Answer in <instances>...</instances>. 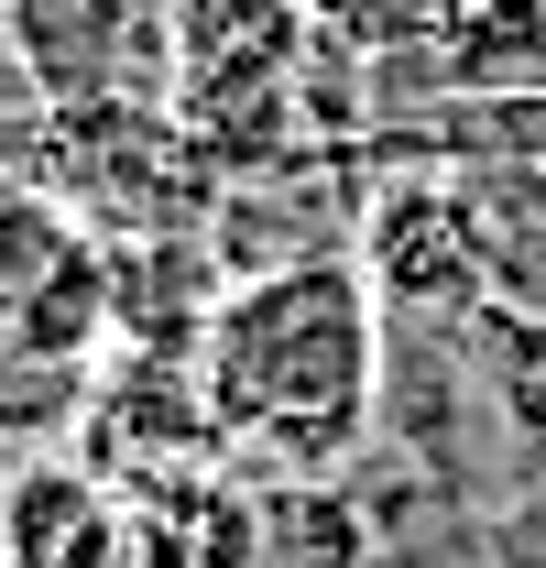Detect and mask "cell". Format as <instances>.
Returning a JSON list of instances; mask_svg holds the SVG:
<instances>
[{
    "label": "cell",
    "mask_w": 546,
    "mask_h": 568,
    "mask_svg": "<svg viewBox=\"0 0 546 568\" xmlns=\"http://www.w3.org/2000/svg\"><path fill=\"white\" fill-rule=\"evenodd\" d=\"M198 383L252 481H340L383 416V295L350 252L241 274L198 339Z\"/></svg>",
    "instance_id": "6da1fadb"
},
{
    "label": "cell",
    "mask_w": 546,
    "mask_h": 568,
    "mask_svg": "<svg viewBox=\"0 0 546 568\" xmlns=\"http://www.w3.org/2000/svg\"><path fill=\"white\" fill-rule=\"evenodd\" d=\"M350 263L383 295V317H415V328H471L492 306V252H481L459 164H394V175H372L361 219H350Z\"/></svg>",
    "instance_id": "7a4b0ae2"
},
{
    "label": "cell",
    "mask_w": 546,
    "mask_h": 568,
    "mask_svg": "<svg viewBox=\"0 0 546 568\" xmlns=\"http://www.w3.org/2000/svg\"><path fill=\"white\" fill-rule=\"evenodd\" d=\"M77 437H88V470H99L110 493H132V481H153V470L230 459V448H219V416H208L198 361H153V351H121L110 383H88Z\"/></svg>",
    "instance_id": "3957f363"
},
{
    "label": "cell",
    "mask_w": 546,
    "mask_h": 568,
    "mask_svg": "<svg viewBox=\"0 0 546 568\" xmlns=\"http://www.w3.org/2000/svg\"><path fill=\"white\" fill-rule=\"evenodd\" d=\"M132 514V568H263V481L241 459L153 470L121 493Z\"/></svg>",
    "instance_id": "277c9868"
},
{
    "label": "cell",
    "mask_w": 546,
    "mask_h": 568,
    "mask_svg": "<svg viewBox=\"0 0 546 568\" xmlns=\"http://www.w3.org/2000/svg\"><path fill=\"white\" fill-rule=\"evenodd\" d=\"M0 568H132V514L88 459L33 448L0 481Z\"/></svg>",
    "instance_id": "5b68a950"
},
{
    "label": "cell",
    "mask_w": 546,
    "mask_h": 568,
    "mask_svg": "<svg viewBox=\"0 0 546 568\" xmlns=\"http://www.w3.org/2000/svg\"><path fill=\"white\" fill-rule=\"evenodd\" d=\"M164 44H175V99L186 88H284L317 44L306 0H164Z\"/></svg>",
    "instance_id": "8992f818"
},
{
    "label": "cell",
    "mask_w": 546,
    "mask_h": 568,
    "mask_svg": "<svg viewBox=\"0 0 546 568\" xmlns=\"http://www.w3.org/2000/svg\"><path fill=\"white\" fill-rule=\"evenodd\" d=\"M459 186H471L481 252H492V306L546 328V164L481 153V164H459Z\"/></svg>",
    "instance_id": "52a82bcc"
},
{
    "label": "cell",
    "mask_w": 546,
    "mask_h": 568,
    "mask_svg": "<svg viewBox=\"0 0 546 568\" xmlns=\"http://www.w3.org/2000/svg\"><path fill=\"white\" fill-rule=\"evenodd\" d=\"M437 55L459 99H536L546 88V0H448Z\"/></svg>",
    "instance_id": "ba28073f"
},
{
    "label": "cell",
    "mask_w": 546,
    "mask_h": 568,
    "mask_svg": "<svg viewBox=\"0 0 546 568\" xmlns=\"http://www.w3.org/2000/svg\"><path fill=\"white\" fill-rule=\"evenodd\" d=\"M471 361H481V394H492V416H503V437H514V459L546 470V328L481 306L471 317Z\"/></svg>",
    "instance_id": "9c48e42d"
},
{
    "label": "cell",
    "mask_w": 546,
    "mask_h": 568,
    "mask_svg": "<svg viewBox=\"0 0 546 568\" xmlns=\"http://www.w3.org/2000/svg\"><path fill=\"white\" fill-rule=\"evenodd\" d=\"M317 11V33L350 44L361 67H394V55H437V22H448V0H306Z\"/></svg>",
    "instance_id": "30bf717a"
},
{
    "label": "cell",
    "mask_w": 546,
    "mask_h": 568,
    "mask_svg": "<svg viewBox=\"0 0 546 568\" xmlns=\"http://www.w3.org/2000/svg\"><path fill=\"white\" fill-rule=\"evenodd\" d=\"M481 568H546V470H514L481 514Z\"/></svg>",
    "instance_id": "8fae6325"
},
{
    "label": "cell",
    "mask_w": 546,
    "mask_h": 568,
    "mask_svg": "<svg viewBox=\"0 0 546 568\" xmlns=\"http://www.w3.org/2000/svg\"><path fill=\"white\" fill-rule=\"evenodd\" d=\"M0 372H11V306H0Z\"/></svg>",
    "instance_id": "7c38bea8"
}]
</instances>
